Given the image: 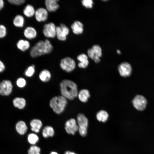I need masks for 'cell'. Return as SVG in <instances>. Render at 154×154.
<instances>
[{"label":"cell","instance_id":"4fadbf2b","mask_svg":"<svg viewBox=\"0 0 154 154\" xmlns=\"http://www.w3.org/2000/svg\"><path fill=\"white\" fill-rule=\"evenodd\" d=\"M58 0H46L45 4L46 9L48 11L54 12L56 11L59 8L60 6L58 2Z\"/></svg>","mask_w":154,"mask_h":154},{"label":"cell","instance_id":"e575fe53","mask_svg":"<svg viewBox=\"0 0 154 154\" xmlns=\"http://www.w3.org/2000/svg\"><path fill=\"white\" fill-rule=\"evenodd\" d=\"M6 29L3 25H0V38H3L6 34Z\"/></svg>","mask_w":154,"mask_h":154},{"label":"cell","instance_id":"9c48e42d","mask_svg":"<svg viewBox=\"0 0 154 154\" xmlns=\"http://www.w3.org/2000/svg\"><path fill=\"white\" fill-rule=\"evenodd\" d=\"M56 27L52 22L45 24L43 27V33L48 38H54L56 36Z\"/></svg>","mask_w":154,"mask_h":154},{"label":"cell","instance_id":"ba28073f","mask_svg":"<svg viewBox=\"0 0 154 154\" xmlns=\"http://www.w3.org/2000/svg\"><path fill=\"white\" fill-rule=\"evenodd\" d=\"M13 86L11 82L4 80L0 83V94L2 96H8L12 92Z\"/></svg>","mask_w":154,"mask_h":154},{"label":"cell","instance_id":"52a82bcc","mask_svg":"<svg viewBox=\"0 0 154 154\" xmlns=\"http://www.w3.org/2000/svg\"><path fill=\"white\" fill-rule=\"evenodd\" d=\"M56 36L58 39L60 41H65L66 36L69 33V29L65 24L62 23L60 26L56 27Z\"/></svg>","mask_w":154,"mask_h":154},{"label":"cell","instance_id":"f546056e","mask_svg":"<svg viewBox=\"0 0 154 154\" xmlns=\"http://www.w3.org/2000/svg\"><path fill=\"white\" fill-rule=\"evenodd\" d=\"M40 148L36 145H33L30 147L28 151V154H40Z\"/></svg>","mask_w":154,"mask_h":154},{"label":"cell","instance_id":"1f68e13d","mask_svg":"<svg viewBox=\"0 0 154 154\" xmlns=\"http://www.w3.org/2000/svg\"><path fill=\"white\" fill-rule=\"evenodd\" d=\"M44 41L46 49V54H50L53 50V46L50 41L48 39H46Z\"/></svg>","mask_w":154,"mask_h":154},{"label":"cell","instance_id":"f35d334b","mask_svg":"<svg viewBox=\"0 0 154 154\" xmlns=\"http://www.w3.org/2000/svg\"><path fill=\"white\" fill-rule=\"evenodd\" d=\"M50 154H58V153L55 151H52L51 152Z\"/></svg>","mask_w":154,"mask_h":154},{"label":"cell","instance_id":"ac0fdd59","mask_svg":"<svg viewBox=\"0 0 154 154\" xmlns=\"http://www.w3.org/2000/svg\"><path fill=\"white\" fill-rule=\"evenodd\" d=\"M31 130L36 133H38L42 128V123L41 121L38 119H34L30 123Z\"/></svg>","mask_w":154,"mask_h":154},{"label":"cell","instance_id":"8fae6325","mask_svg":"<svg viewBox=\"0 0 154 154\" xmlns=\"http://www.w3.org/2000/svg\"><path fill=\"white\" fill-rule=\"evenodd\" d=\"M118 70L120 75L123 77L129 76L131 73L132 68L131 65L126 62H123L118 66Z\"/></svg>","mask_w":154,"mask_h":154},{"label":"cell","instance_id":"484cf974","mask_svg":"<svg viewBox=\"0 0 154 154\" xmlns=\"http://www.w3.org/2000/svg\"><path fill=\"white\" fill-rule=\"evenodd\" d=\"M54 134V131L53 128L50 126H46L43 129L42 134L43 137L47 138L49 137H53Z\"/></svg>","mask_w":154,"mask_h":154},{"label":"cell","instance_id":"7a4b0ae2","mask_svg":"<svg viewBox=\"0 0 154 154\" xmlns=\"http://www.w3.org/2000/svg\"><path fill=\"white\" fill-rule=\"evenodd\" d=\"M67 103V99L60 95L53 97L50 101L49 106L54 112L59 114L64 111Z\"/></svg>","mask_w":154,"mask_h":154},{"label":"cell","instance_id":"9a60e30c","mask_svg":"<svg viewBox=\"0 0 154 154\" xmlns=\"http://www.w3.org/2000/svg\"><path fill=\"white\" fill-rule=\"evenodd\" d=\"M91 48L93 50L94 55V58L93 60L96 63H98L100 61V58L102 55V49L98 44L93 45Z\"/></svg>","mask_w":154,"mask_h":154},{"label":"cell","instance_id":"603a6c76","mask_svg":"<svg viewBox=\"0 0 154 154\" xmlns=\"http://www.w3.org/2000/svg\"><path fill=\"white\" fill-rule=\"evenodd\" d=\"M17 46L19 49L24 52L29 48L30 44L29 42L27 40L21 39L18 41Z\"/></svg>","mask_w":154,"mask_h":154},{"label":"cell","instance_id":"d6a6232c","mask_svg":"<svg viewBox=\"0 0 154 154\" xmlns=\"http://www.w3.org/2000/svg\"><path fill=\"white\" fill-rule=\"evenodd\" d=\"M82 5L87 8H91L93 7V1L92 0H83L82 1Z\"/></svg>","mask_w":154,"mask_h":154},{"label":"cell","instance_id":"7402d4cb","mask_svg":"<svg viewBox=\"0 0 154 154\" xmlns=\"http://www.w3.org/2000/svg\"><path fill=\"white\" fill-rule=\"evenodd\" d=\"M38 77L42 82H47L50 80L51 74L49 71L47 69H44L40 72Z\"/></svg>","mask_w":154,"mask_h":154},{"label":"cell","instance_id":"ffe728a7","mask_svg":"<svg viewBox=\"0 0 154 154\" xmlns=\"http://www.w3.org/2000/svg\"><path fill=\"white\" fill-rule=\"evenodd\" d=\"M77 97L81 102L86 103L90 97V92L87 89H82L78 91Z\"/></svg>","mask_w":154,"mask_h":154},{"label":"cell","instance_id":"e0dca14e","mask_svg":"<svg viewBox=\"0 0 154 154\" xmlns=\"http://www.w3.org/2000/svg\"><path fill=\"white\" fill-rule=\"evenodd\" d=\"M25 37L29 39H32L35 38L37 35V32L33 27L29 26L27 27L24 31Z\"/></svg>","mask_w":154,"mask_h":154},{"label":"cell","instance_id":"8992f818","mask_svg":"<svg viewBox=\"0 0 154 154\" xmlns=\"http://www.w3.org/2000/svg\"><path fill=\"white\" fill-rule=\"evenodd\" d=\"M134 107L137 110L142 111L145 108L147 102L146 98L140 95L136 96L132 101Z\"/></svg>","mask_w":154,"mask_h":154},{"label":"cell","instance_id":"ab89813d","mask_svg":"<svg viewBox=\"0 0 154 154\" xmlns=\"http://www.w3.org/2000/svg\"><path fill=\"white\" fill-rule=\"evenodd\" d=\"M117 54H121V51H120V50H117Z\"/></svg>","mask_w":154,"mask_h":154},{"label":"cell","instance_id":"6da1fadb","mask_svg":"<svg viewBox=\"0 0 154 154\" xmlns=\"http://www.w3.org/2000/svg\"><path fill=\"white\" fill-rule=\"evenodd\" d=\"M61 95L67 100H73L77 96L78 93L77 86L70 80H63L60 84Z\"/></svg>","mask_w":154,"mask_h":154},{"label":"cell","instance_id":"2e32d148","mask_svg":"<svg viewBox=\"0 0 154 154\" xmlns=\"http://www.w3.org/2000/svg\"><path fill=\"white\" fill-rule=\"evenodd\" d=\"M71 27L73 32L75 34H81L83 31V25L78 21H75L71 25Z\"/></svg>","mask_w":154,"mask_h":154},{"label":"cell","instance_id":"4316f807","mask_svg":"<svg viewBox=\"0 0 154 154\" xmlns=\"http://www.w3.org/2000/svg\"><path fill=\"white\" fill-rule=\"evenodd\" d=\"M14 25L17 27H22L24 25L25 19L21 15H18L14 17L13 21Z\"/></svg>","mask_w":154,"mask_h":154},{"label":"cell","instance_id":"d4e9b609","mask_svg":"<svg viewBox=\"0 0 154 154\" xmlns=\"http://www.w3.org/2000/svg\"><path fill=\"white\" fill-rule=\"evenodd\" d=\"M109 115L105 110H101L98 112L96 115L97 119L99 121L104 122L108 119Z\"/></svg>","mask_w":154,"mask_h":154},{"label":"cell","instance_id":"d590c367","mask_svg":"<svg viewBox=\"0 0 154 154\" xmlns=\"http://www.w3.org/2000/svg\"><path fill=\"white\" fill-rule=\"evenodd\" d=\"M5 68V66L3 62L0 60V73L3 72Z\"/></svg>","mask_w":154,"mask_h":154},{"label":"cell","instance_id":"f1b7e54d","mask_svg":"<svg viewBox=\"0 0 154 154\" xmlns=\"http://www.w3.org/2000/svg\"><path fill=\"white\" fill-rule=\"evenodd\" d=\"M35 66L34 64L28 66L24 72L25 76L28 77H32L35 72Z\"/></svg>","mask_w":154,"mask_h":154},{"label":"cell","instance_id":"d6986e66","mask_svg":"<svg viewBox=\"0 0 154 154\" xmlns=\"http://www.w3.org/2000/svg\"><path fill=\"white\" fill-rule=\"evenodd\" d=\"M13 103L15 107L20 110L24 109L26 104V100L22 97L15 98L13 100Z\"/></svg>","mask_w":154,"mask_h":154},{"label":"cell","instance_id":"74e56055","mask_svg":"<svg viewBox=\"0 0 154 154\" xmlns=\"http://www.w3.org/2000/svg\"><path fill=\"white\" fill-rule=\"evenodd\" d=\"M64 154H76L75 153L69 151H66Z\"/></svg>","mask_w":154,"mask_h":154},{"label":"cell","instance_id":"7c38bea8","mask_svg":"<svg viewBox=\"0 0 154 154\" xmlns=\"http://www.w3.org/2000/svg\"><path fill=\"white\" fill-rule=\"evenodd\" d=\"M35 15L36 19L37 21L44 22L48 19V11L44 8L40 7L35 10Z\"/></svg>","mask_w":154,"mask_h":154},{"label":"cell","instance_id":"5bb4252c","mask_svg":"<svg viewBox=\"0 0 154 154\" xmlns=\"http://www.w3.org/2000/svg\"><path fill=\"white\" fill-rule=\"evenodd\" d=\"M77 58L80 62L78 64L80 68H85L88 66L89 62L86 55L84 53L80 54L77 56Z\"/></svg>","mask_w":154,"mask_h":154},{"label":"cell","instance_id":"4dcf8cb0","mask_svg":"<svg viewBox=\"0 0 154 154\" xmlns=\"http://www.w3.org/2000/svg\"><path fill=\"white\" fill-rule=\"evenodd\" d=\"M16 84L18 87L22 88L26 86L27 82L24 78L20 77L17 79L16 81Z\"/></svg>","mask_w":154,"mask_h":154},{"label":"cell","instance_id":"30bf717a","mask_svg":"<svg viewBox=\"0 0 154 154\" xmlns=\"http://www.w3.org/2000/svg\"><path fill=\"white\" fill-rule=\"evenodd\" d=\"M65 129L68 134L74 135L78 130V126L75 119H70L67 120L65 125Z\"/></svg>","mask_w":154,"mask_h":154},{"label":"cell","instance_id":"cb8c5ba5","mask_svg":"<svg viewBox=\"0 0 154 154\" xmlns=\"http://www.w3.org/2000/svg\"><path fill=\"white\" fill-rule=\"evenodd\" d=\"M35 11L33 6L31 5L27 4L23 10L24 14L28 17H31L35 14Z\"/></svg>","mask_w":154,"mask_h":154},{"label":"cell","instance_id":"83f0119b","mask_svg":"<svg viewBox=\"0 0 154 154\" xmlns=\"http://www.w3.org/2000/svg\"><path fill=\"white\" fill-rule=\"evenodd\" d=\"M39 139L38 136L36 134L32 133L29 134L27 136V140L31 144L35 145L38 141Z\"/></svg>","mask_w":154,"mask_h":154},{"label":"cell","instance_id":"5b68a950","mask_svg":"<svg viewBox=\"0 0 154 154\" xmlns=\"http://www.w3.org/2000/svg\"><path fill=\"white\" fill-rule=\"evenodd\" d=\"M60 65L61 69L68 73L73 71L76 66L74 60L69 57H66L62 59Z\"/></svg>","mask_w":154,"mask_h":154},{"label":"cell","instance_id":"44dd1931","mask_svg":"<svg viewBox=\"0 0 154 154\" xmlns=\"http://www.w3.org/2000/svg\"><path fill=\"white\" fill-rule=\"evenodd\" d=\"M15 129L19 134L23 135L27 132L28 127L24 121H19L16 124Z\"/></svg>","mask_w":154,"mask_h":154},{"label":"cell","instance_id":"8d00e7d4","mask_svg":"<svg viewBox=\"0 0 154 154\" xmlns=\"http://www.w3.org/2000/svg\"><path fill=\"white\" fill-rule=\"evenodd\" d=\"M4 2L2 0H0V10L4 6Z\"/></svg>","mask_w":154,"mask_h":154},{"label":"cell","instance_id":"836d02e7","mask_svg":"<svg viewBox=\"0 0 154 154\" xmlns=\"http://www.w3.org/2000/svg\"><path fill=\"white\" fill-rule=\"evenodd\" d=\"M25 0H9L8 1L11 4L17 5H22L25 2Z\"/></svg>","mask_w":154,"mask_h":154},{"label":"cell","instance_id":"3957f363","mask_svg":"<svg viewBox=\"0 0 154 154\" xmlns=\"http://www.w3.org/2000/svg\"><path fill=\"white\" fill-rule=\"evenodd\" d=\"M30 54L33 58L46 54L44 41L40 40L37 42L31 48Z\"/></svg>","mask_w":154,"mask_h":154},{"label":"cell","instance_id":"277c9868","mask_svg":"<svg viewBox=\"0 0 154 154\" xmlns=\"http://www.w3.org/2000/svg\"><path fill=\"white\" fill-rule=\"evenodd\" d=\"M77 120L80 135L82 136H85L87 133L88 125V119L84 114L80 113L77 116Z\"/></svg>","mask_w":154,"mask_h":154}]
</instances>
